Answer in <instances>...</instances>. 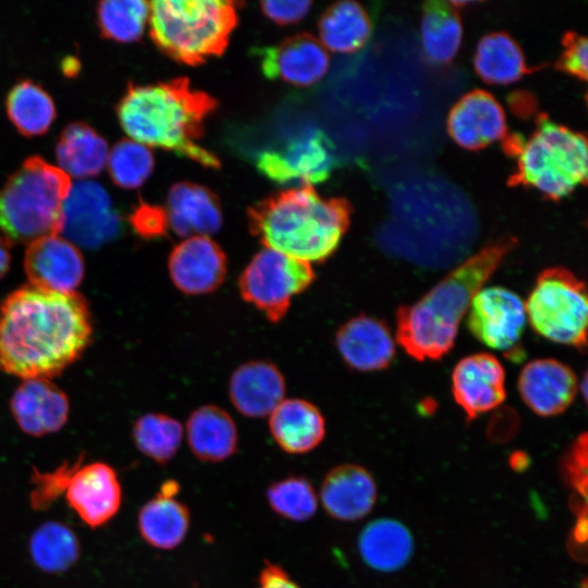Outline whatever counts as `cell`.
I'll return each instance as SVG.
<instances>
[{
    "mask_svg": "<svg viewBox=\"0 0 588 588\" xmlns=\"http://www.w3.org/2000/svg\"><path fill=\"white\" fill-rule=\"evenodd\" d=\"M315 280L313 265L264 247L242 270L237 287L246 303L270 322L278 323L287 314L293 298Z\"/></svg>",
    "mask_w": 588,
    "mask_h": 588,
    "instance_id": "9",
    "label": "cell"
},
{
    "mask_svg": "<svg viewBox=\"0 0 588 588\" xmlns=\"http://www.w3.org/2000/svg\"><path fill=\"white\" fill-rule=\"evenodd\" d=\"M353 207L344 198L320 196L311 186L275 193L247 211L248 229L265 248L307 264H322L350 228Z\"/></svg>",
    "mask_w": 588,
    "mask_h": 588,
    "instance_id": "4",
    "label": "cell"
},
{
    "mask_svg": "<svg viewBox=\"0 0 588 588\" xmlns=\"http://www.w3.org/2000/svg\"><path fill=\"white\" fill-rule=\"evenodd\" d=\"M5 110L10 121L25 137L45 134L57 115L50 95L30 79L20 81L10 89Z\"/></svg>",
    "mask_w": 588,
    "mask_h": 588,
    "instance_id": "33",
    "label": "cell"
},
{
    "mask_svg": "<svg viewBox=\"0 0 588 588\" xmlns=\"http://www.w3.org/2000/svg\"><path fill=\"white\" fill-rule=\"evenodd\" d=\"M334 340L345 365L356 371L384 369L395 356V340L390 328L372 316L350 318L339 327Z\"/></svg>",
    "mask_w": 588,
    "mask_h": 588,
    "instance_id": "20",
    "label": "cell"
},
{
    "mask_svg": "<svg viewBox=\"0 0 588 588\" xmlns=\"http://www.w3.org/2000/svg\"><path fill=\"white\" fill-rule=\"evenodd\" d=\"M451 380L454 401L467 419L497 408L505 400V371L492 354L465 356L455 365Z\"/></svg>",
    "mask_w": 588,
    "mask_h": 588,
    "instance_id": "17",
    "label": "cell"
},
{
    "mask_svg": "<svg viewBox=\"0 0 588 588\" xmlns=\"http://www.w3.org/2000/svg\"><path fill=\"white\" fill-rule=\"evenodd\" d=\"M69 175L39 156L28 157L0 189V230L11 243L60 233Z\"/></svg>",
    "mask_w": 588,
    "mask_h": 588,
    "instance_id": "7",
    "label": "cell"
},
{
    "mask_svg": "<svg viewBox=\"0 0 588 588\" xmlns=\"http://www.w3.org/2000/svg\"><path fill=\"white\" fill-rule=\"evenodd\" d=\"M446 128L461 148L479 150L507 136L505 112L487 90L474 89L451 108Z\"/></svg>",
    "mask_w": 588,
    "mask_h": 588,
    "instance_id": "16",
    "label": "cell"
},
{
    "mask_svg": "<svg viewBox=\"0 0 588 588\" xmlns=\"http://www.w3.org/2000/svg\"><path fill=\"white\" fill-rule=\"evenodd\" d=\"M228 258L211 237L195 235L175 245L168 258L172 284L185 295H206L218 290L225 280Z\"/></svg>",
    "mask_w": 588,
    "mask_h": 588,
    "instance_id": "14",
    "label": "cell"
},
{
    "mask_svg": "<svg viewBox=\"0 0 588 588\" xmlns=\"http://www.w3.org/2000/svg\"><path fill=\"white\" fill-rule=\"evenodd\" d=\"M215 98L180 77L151 85H128L117 106L119 122L135 142L186 157L207 168L219 159L199 144Z\"/></svg>",
    "mask_w": 588,
    "mask_h": 588,
    "instance_id": "3",
    "label": "cell"
},
{
    "mask_svg": "<svg viewBox=\"0 0 588 588\" xmlns=\"http://www.w3.org/2000/svg\"><path fill=\"white\" fill-rule=\"evenodd\" d=\"M272 511L292 522H306L318 506V498L310 481L302 476H289L272 482L266 492Z\"/></svg>",
    "mask_w": 588,
    "mask_h": 588,
    "instance_id": "37",
    "label": "cell"
},
{
    "mask_svg": "<svg viewBox=\"0 0 588 588\" xmlns=\"http://www.w3.org/2000/svg\"><path fill=\"white\" fill-rule=\"evenodd\" d=\"M565 471L574 488L585 499L587 494V434H580L573 443L565 460Z\"/></svg>",
    "mask_w": 588,
    "mask_h": 588,
    "instance_id": "41",
    "label": "cell"
},
{
    "mask_svg": "<svg viewBox=\"0 0 588 588\" xmlns=\"http://www.w3.org/2000/svg\"><path fill=\"white\" fill-rule=\"evenodd\" d=\"M529 465L530 460L525 452H514L510 457V466L515 471H524Z\"/></svg>",
    "mask_w": 588,
    "mask_h": 588,
    "instance_id": "47",
    "label": "cell"
},
{
    "mask_svg": "<svg viewBox=\"0 0 588 588\" xmlns=\"http://www.w3.org/2000/svg\"><path fill=\"white\" fill-rule=\"evenodd\" d=\"M286 382L277 365L265 359L241 364L232 372L228 393L234 408L245 417L269 416L285 397Z\"/></svg>",
    "mask_w": 588,
    "mask_h": 588,
    "instance_id": "21",
    "label": "cell"
},
{
    "mask_svg": "<svg viewBox=\"0 0 588 588\" xmlns=\"http://www.w3.org/2000/svg\"><path fill=\"white\" fill-rule=\"evenodd\" d=\"M509 105L512 111L519 118H530L537 115V103L534 95L526 91H516L509 97Z\"/></svg>",
    "mask_w": 588,
    "mask_h": 588,
    "instance_id": "44",
    "label": "cell"
},
{
    "mask_svg": "<svg viewBox=\"0 0 588 588\" xmlns=\"http://www.w3.org/2000/svg\"><path fill=\"white\" fill-rule=\"evenodd\" d=\"M121 217L107 191L93 181L71 186L63 203L60 233L74 245L95 249L115 238Z\"/></svg>",
    "mask_w": 588,
    "mask_h": 588,
    "instance_id": "12",
    "label": "cell"
},
{
    "mask_svg": "<svg viewBox=\"0 0 588 588\" xmlns=\"http://www.w3.org/2000/svg\"><path fill=\"white\" fill-rule=\"evenodd\" d=\"M191 523L187 506L175 497L159 492L138 513V530L143 539L160 550H172L185 539Z\"/></svg>",
    "mask_w": 588,
    "mask_h": 588,
    "instance_id": "31",
    "label": "cell"
},
{
    "mask_svg": "<svg viewBox=\"0 0 588 588\" xmlns=\"http://www.w3.org/2000/svg\"><path fill=\"white\" fill-rule=\"evenodd\" d=\"M91 317L78 293L24 285L0 307V370L26 379H49L89 345Z\"/></svg>",
    "mask_w": 588,
    "mask_h": 588,
    "instance_id": "1",
    "label": "cell"
},
{
    "mask_svg": "<svg viewBox=\"0 0 588 588\" xmlns=\"http://www.w3.org/2000/svg\"><path fill=\"white\" fill-rule=\"evenodd\" d=\"M10 243L0 235V280L7 274L10 268L11 256Z\"/></svg>",
    "mask_w": 588,
    "mask_h": 588,
    "instance_id": "45",
    "label": "cell"
},
{
    "mask_svg": "<svg viewBox=\"0 0 588 588\" xmlns=\"http://www.w3.org/2000/svg\"><path fill=\"white\" fill-rule=\"evenodd\" d=\"M154 155L135 140L118 142L108 156V170L112 182L126 189L139 187L151 174Z\"/></svg>",
    "mask_w": 588,
    "mask_h": 588,
    "instance_id": "38",
    "label": "cell"
},
{
    "mask_svg": "<svg viewBox=\"0 0 588 588\" xmlns=\"http://www.w3.org/2000/svg\"><path fill=\"white\" fill-rule=\"evenodd\" d=\"M38 479L44 481L38 490L39 503L47 501L51 492L64 490L70 507L91 528L108 523L120 509L121 485L115 470L106 463L64 465L52 474L39 475Z\"/></svg>",
    "mask_w": 588,
    "mask_h": 588,
    "instance_id": "10",
    "label": "cell"
},
{
    "mask_svg": "<svg viewBox=\"0 0 588 588\" xmlns=\"http://www.w3.org/2000/svg\"><path fill=\"white\" fill-rule=\"evenodd\" d=\"M128 222L135 233L145 240L167 235L170 229L166 209L144 201L134 208L128 217Z\"/></svg>",
    "mask_w": 588,
    "mask_h": 588,
    "instance_id": "40",
    "label": "cell"
},
{
    "mask_svg": "<svg viewBox=\"0 0 588 588\" xmlns=\"http://www.w3.org/2000/svg\"><path fill=\"white\" fill-rule=\"evenodd\" d=\"M66 394L48 379H26L13 393L11 412L27 434L41 437L60 430L69 417Z\"/></svg>",
    "mask_w": 588,
    "mask_h": 588,
    "instance_id": "22",
    "label": "cell"
},
{
    "mask_svg": "<svg viewBox=\"0 0 588 588\" xmlns=\"http://www.w3.org/2000/svg\"><path fill=\"white\" fill-rule=\"evenodd\" d=\"M425 57L436 65H446L457 56L463 40L460 11L445 1H428L420 23Z\"/></svg>",
    "mask_w": 588,
    "mask_h": 588,
    "instance_id": "30",
    "label": "cell"
},
{
    "mask_svg": "<svg viewBox=\"0 0 588 588\" xmlns=\"http://www.w3.org/2000/svg\"><path fill=\"white\" fill-rule=\"evenodd\" d=\"M525 303L527 321L551 342L586 347L588 301L585 283L564 267L541 271Z\"/></svg>",
    "mask_w": 588,
    "mask_h": 588,
    "instance_id": "8",
    "label": "cell"
},
{
    "mask_svg": "<svg viewBox=\"0 0 588 588\" xmlns=\"http://www.w3.org/2000/svg\"><path fill=\"white\" fill-rule=\"evenodd\" d=\"M377 500V485L371 474L357 464H341L330 469L320 487L324 511L342 522L365 517Z\"/></svg>",
    "mask_w": 588,
    "mask_h": 588,
    "instance_id": "23",
    "label": "cell"
},
{
    "mask_svg": "<svg viewBox=\"0 0 588 588\" xmlns=\"http://www.w3.org/2000/svg\"><path fill=\"white\" fill-rule=\"evenodd\" d=\"M516 245L517 240L511 235L490 241L453 267L420 298L399 307L395 338L401 347L420 362L448 354L471 299Z\"/></svg>",
    "mask_w": 588,
    "mask_h": 588,
    "instance_id": "2",
    "label": "cell"
},
{
    "mask_svg": "<svg viewBox=\"0 0 588 588\" xmlns=\"http://www.w3.org/2000/svg\"><path fill=\"white\" fill-rule=\"evenodd\" d=\"M503 151L516 159L509 176L512 187L538 191L546 199L560 200L587 183V138L543 113L535 118V130L526 139L513 133L502 140Z\"/></svg>",
    "mask_w": 588,
    "mask_h": 588,
    "instance_id": "5",
    "label": "cell"
},
{
    "mask_svg": "<svg viewBox=\"0 0 588 588\" xmlns=\"http://www.w3.org/2000/svg\"><path fill=\"white\" fill-rule=\"evenodd\" d=\"M256 588H302L281 566L266 562L259 573Z\"/></svg>",
    "mask_w": 588,
    "mask_h": 588,
    "instance_id": "43",
    "label": "cell"
},
{
    "mask_svg": "<svg viewBox=\"0 0 588 588\" xmlns=\"http://www.w3.org/2000/svg\"><path fill=\"white\" fill-rule=\"evenodd\" d=\"M363 561L371 568L391 573L401 569L414 553L409 529L392 518H378L366 525L357 539Z\"/></svg>",
    "mask_w": 588,
    "mask_h": 588,
    "instance_id": "27",
    "label": "cell"
},
{
    "mask_svg": "<svg viewBox=\"0 0 588 588\" xmlns=\"http://www.w3.org/2000/svg\"><path fill=\"white\" fill-rule=\"evenodd\" d=\"M258 171L279 184L324 182L336 166L335 148L327 134L305 127L255 156Z\"/></svg>",
    "mask_w": 588,
    "mask_h": 588,
    "instance_id": "11",
    "label": "cell"
},
{
    "mask_svg": "<svg viewBox=\"0 0 588 588\" xmlns=\"http://www.w3.org/2000/svg\"><path fill=\"white\" fill-rule=\"evenodd\" d=\"M307 0H273L261 2V10L267 17L280 25L301 21L310 10Z\"/></svg>",
    "mask_w": 588,
    "mask_h": 588,
    "instance_id": "42",
    "label": "cell"
},
{
    "mask_svg": "<svg viewBox=\"0 0 588 588\" xmlns=\"http://www.w3.org/2000/svg\"><path fill=\"white\" fill-rule=\"evenodd\" d=\"M184 429L174 417L147 413L134 424L132 436L138 451L158 464H166L177 453Z\"/></svg>",
    "mask_w": 588,
    "mask_h": 588,
    "instance_id": "34",
    "label": "cell"
},
{
    "mask_svg": "<svg viewBox=\"0 0 588 588\" xmlns=\"http://www.w3.org/2000/svg\"><path fill=\"white\" fill-rule=\"evenodd\" d=\"M24 269L30 285L72 293L84 278L85 265L76 245L58 234H48L28 244Z\"/></svg>",
    "mask_w": 588,
    "mask_h": 588,
    "instance_id": "15",
    "label": "cell"
},
{
    "mask_svg": "<svg viewBox=\"0 0 588 588\" xmlns=\"http://www.w3.org/2000/svg\"><path fill=\"white\" fill-rule=\"evenodd\" d=\"M527 322L525 303L503 286L481 287L468 307L466 324L485 346L510 353L523 336Z\"/></svg>",
    "mask_w": 588,
    "mask_h": 588,
    "instance_id": "13",
    "label": "cell"
},
{
    "mask_svg": "<svg viewBox=\"0 0 588 588\" xmlns=\"http://www.w3.org/2000/svg\"><path fill=\"white\" fill-rule=\"evenodd\" d=\"M97 24L102 37L117 42H133L143 35L149 2L142 0L101 1L96 9Z\"/></svg>",
    "mask_w": 588,
    "mask_h": 588,
    "instance_id": "36",
    "label": "cell"
},
{
    "mask_svg": "<svg viewBox=\"0 0 588 588\" xmlns=\"http://www.w3.org/2000/svg\"><path fill=\"white\" fill-rule=\"evenodd\" d=\"M561 42L562 51L554 63V68L580 81H587V38L569 30L563 35Z\"/></svg>",
    "mask_w": 588,
    "mask_h": 588,
    "instance_id": "39",
    "label": "cell"
},
{
    "mask_svg": "<svg viewBox=\"0 0 588 588\" xmlns=\"http://www.w3.org/2000/svg\"><path fill=\"white\" fill-rule=\"evenodd\" d=\"M268 418L272 439L285 453H308L324 439V417L320 409L307 400L284 399Z\"/></svg>",
    "mask_w": 588,
    "mask_h": 588,
    "instance_id": "24",
    "label": "cell"
},
{
    "mask_svg": "<svg viewBox=\"0 0 588 588\" xmlns=\"http://www.w3.org/2000/svg\"><path fill=\"white\" fill-rule=\"evenodd\" d=\"M256 54L267 78L297 87L316 84L329 68L326 48L310 34H298L279 45L258 48Z\"/></svg>",
    "mask_w": 588,
    "mask_h": 588,
    "instance_id": "18",
    "label": "cell"
},
{
    "mask_svg": "<svg viewBox=\"0 0 588 588\" xmlns=\"http://www.w3.org/2000/svg\"><path fill=\"white\" fill-rule=\"evenodd\" d=\"M150 37L175 61L197 65L221 54L237 23L236 3L224 0L149 2Z\"/></svg>",
    "mask_w": 588,
    "mask_h": 588,
    "instance_id": "6",
    "label": "cell"
},
{
    "mask_svg": "<svg viewBox=\"0 0 588 588\" xmlns=\"http://www.w3.org/2000/svg\"><path fill=\"white\" fill-rule=\"evenodd\" d=\"M29 549L35 564L48 573L66 571L79 555L75 534L56 522L45 523L33 534Z\"/></svg>",
    "mask_w": 588,
    "mask_h": 588,
    "instance_id": "35",
    "label": "cell"
},
{
    "mask_svg": "<svg viewBox=\"0 0 588 588\" xmlns=\"http://www.w3.org/2000/svg\"><path fill=\"white\" fill-rule=\"evenodd\" d=\"M56 156L63 172L85 179L102 171L108 159V145L90 125L73 122L62 131Z\"/></svg>",
    "mask_w": 588,
    "mask_h": 588,
    "instance_id": "29",
    "label": "cell"
},
{
    "mask_svg": "<svg viewBox=\"0 0 588 588\" xmlns=\"http://www.w3.org/2000/svg\"><path fill=\"white\" fill-rule=\"evenodd\" d=\"M167 215L170 229L179 236H209L222 225L218 198L208 188L193 183H176L168 195Z\"/></svg>",
    "mask_w": 588,
    "mask_h": 588,
    "instance_id": "25",
    "label": "cell"
},
{
    "mask_svg": "<svg viewBox=\"0 0 588 588\" xmlns=\"http://www.w3.org/2000/svg\"><path fill=\"white\" fill-rule=\"evenodd\" d=\"M372 32L367 11L355 1H339L329 7L319 20L322 46L341 53L362 49Z\"/></svg>",
    "mask_w": 588,
    "mask_h": 588,
    "instance_id": "32",
    "label": "cell"
},
{
    "mask_svg": "<svg viewBox=\"0 0 588 588\" xmlns=\"http://www.w3.org/2000/svg\"><path fill=\"white\" fill-rule=\"evenodd\" d=\"M185 432L189 450L201 462H222L237 451L236 425L231 415L217 405L195 408L186 420Z\"/></svg>",
    "mask_w": 588,
    "mask_h": 588,
    "instance_id": "26",
    "label": "cell"
},
{
    "mask_svg": "<svg viewBox=\"0 0 588 588\" xmlns=\"http://www.w3.org/2000/svg\"><path fill=\"white\" fill-rule=\"evenodd\" d=\"M519 395L538 416L551 417L564 413L578 391L575 372L553 358H537L524 366L517 381Z\"/></svg>",
    "mask_w": 588,
    "mask_h": 588,
    "instance_id": "19",
    "label": "cell"
},
{
    "mask_svg": "<svg viewBox=\"0 0 588 588\" xmlns=\"http://www.w3.org/2000/svg\"><path fill=\"white\" fill-rule=\"evenodd\" d=\"M543 66H529L518 42L505 32L482 36L474 54L475 71L487 84H513Z\"/></svg>",
    "mask_w": 588,
    "mask_h": 588,
    "instance_id": "28",
    "label": "cell"
},
{
    "mask_svg": "<svg viewBox=\"0 0 588 588\" xmlns=\"http://www.w3.org/2000/svg\"><path fill=\"white\" fill-rule=\"evenodd\" d=\"M573 539L577 543H585L587 540V517L586 510L579 512L578 520L573 529Z\"/></svg>",
    "mask_w": 588,
    "mask_h": 588,
    "instance_id": "46",
    "label": "cell"
}]
</instances>
